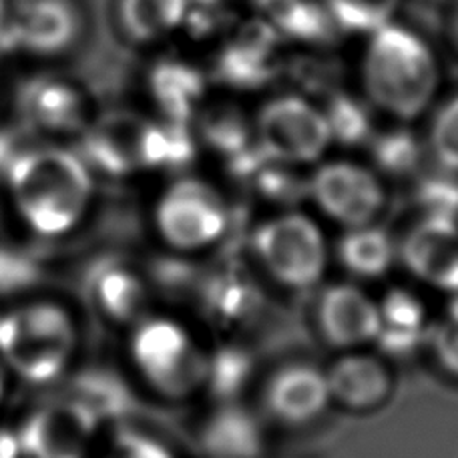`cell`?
I'll list each match as a JSON object with an SVG mask.
<instances>
[{
	"label": "cell",
	"instance_id": "cell-1",
	"mask_svg": "<svg viewBox=\"0 0 458 458\" xmlns=\"http://www.w3.org/2000/svg\"><path fill=\"white\" fill-rule=\"evenodd\" d=\"M6 183L24 224L43 237L75 229L93 201V169L81 153L56 145L27 147L6 167Z\"/></svg>",
	"mask_w": 458,
	"mask_h": 458
},
{
	"label": "cell",
	"instance_id": "cell-2",
	"mask_svg": "<svg viewBox=\"0 0 458 458\" xmlns=\"http://www.w3.org/2000/svg\"><path fill=\"white\" fill-rule=\"evenodd\" d=\"M435 55L414 32L384 24L372 32L362 63L368 101L398 123H412L430 109L438 91Z\"/></svg>",
	"mask_w": 458,
	"mask_h": 458
},
{
	"label": "cell",
	"instance_id": "cell-3",
	"mask_svg": "<svg viewBox=\"0 0 458 458\" xmlns=\"http://www.w3.org/2000/svg\"><path fill=\"white\" fill-rule=\"evenodd\" d=\"M208 350L190 324L171 314L151 312L131 328V366L145 386L167 403H187L201 394Z\"/></svg>",
	"mask_w": 458,
	"mask_h": 458
},
{
	"label": "cell",
	"instance_id": "cell-4",
	"mask_svg": "<svg viewBox=\"0 0 458 458\" xmlns=\"http://www.w3.org/2000/svg\"><path fill=\"white\" fill-rule=\"evenodd\" d=\"M250 251L259 274L288 292L320 288L332 261L320 217L300 208L261 217L250 233Z\"/></svg>",
	"mask_w": 458,
	"mask_h": 458
},
{
	"label": "cell",
	"instance_id": "cell-5",
	"mask_svg": "<svg viewBox=\"0 0 458 458\" xmlns=\"http://www.w3.org/2000/svg\"><path fill=\"white\" fill-rule=\"evenodd\" d=\"M77 326L67 310L35 301L0 314V362L30 384H48L77 352Z\"/></svg>",
	"mask_w": 458,
	"mask_h": 458
},
{
	"label": "cell",
	"instance_id": "cell-6",
	"mask_svg": "<svg viewBox=\"0 0 458 458\" xmlns=\"http://www.w3.org/2000/svg\"><path fill=\"white\" fill-rule=\"evenodd\" d=\"M153 229L174 256L193 258L217 248L232 227L225 191L208 177L179 174L153 206Z\"/></svg>",
	"mask_w": 458,
	"mask_h": 458
},
{
	"label": "cell",
	"instance_id": "cell-7",
	"mask_svg": "<svg viewBox=\"0 0 458 458\" xmlns=\"http://www.w3.org/2000/svg\"><path fill=\"white\" fill-rule=\"evenodd\" d=\"M306 199L318 217L340 229L370 225L386 209V179L370 163L324 159L308 175Z\"/></svg>",
	"mask_w": 458,
	"mask_h": 458
},
{
	"label": "cell",
	"instance_id": "cell-8",
	"mask_svg": "<svg viewBox=\"0 0 458 458\" xmlns=\"http://www.w3.org/2000/svg\"><path fill=\"white\" fill-rule=\"evenodd\" d=\"M253 139L267 159L298 169L318 165L332 147L322 107L298 95L266 103L253 119Z\"/></svg>",
	"mask_w": 458,
	"mask_h": 458
},
{
	"label": "cell",
	"instance_id": "cell-9",
	"mask_svg": "<svg viewBox=\"0 0 458 458\" xmlns=\"http://www.w3.org/2000/svg\"><path fill=\"white\" fill-rule=\"evenodd\" d=\"M83 157L111 177L155 171L157 123L131 111H109L89 123L83 133Z\"/></svg>",
	"mask_w": 458,
	"mask_h": 458
},
{
	"label": "cell",
	"instance_id": "cell-10",
	"mask_svg": "<svg viewBox=\"0 0 458 458\" xmlns=\"http://www.w3.org/2000/svg\"><path fill=\"white\" fill-rule=\"evenodd\" d=\"M332 406L326 368L312 362H288L267 376L261 386V408L282 428H306Z\"/></svg>",
	"mask_w": 458,
	"mask_h": 458
},
{
	"label": "cell",
	"instance_id": "cell-11",
	"mask_svg": "<svg viewBox=\"0 0 458 458\" xmlns=\"http://www.w3.org/2000/svg\"><path fill=\"white\" fill-rule=\"evenodd\" d=\"M314 322L326 346L338 352L370 348L378 334V298L354 280L328 284L318 293Z\"/></svg>",
	"mask_w": 458,
	"mask_h": 458
},
{
	"label": "cell",
	"instance_id": "cell-12",
	"mask_svg": "<svg viewBox=\"0 0 458 458\" xmlns=\"http://www.w3.org/2000/svg\"><path fill=\"white\" fill-rule=\"evenodd\" d=\"M97 428V416L72 398L37 408L16 437L29 458H87Z\"/></svg>",
	"mask_w": 458,
	"mask_h": 458
},
{
	"label": "cell",
	"instance_id": "cell-13",
	"mask_svg": "<svg viewBox=\"0 0 458 458\" xmlns=\"http://www.w3.org/2000/svg\"><path fill=\"white\" fill-rule=\"evenodd\" d=\"M398 261L424 288L458 293V222L420 216L398 240Z\"/></svg>",
	"mask_w": 458,
	"mask_h": 458
},
{
	"label": "cell",
	"instance_id": "cell-14",
	"mask_svg": "<svg viewBox=\"0 0 458 458\" xmlns=\"http://www.w3.org/2000/svg\"><path fill=\"white\" fill-rule=\"evenodd\" d=\"M332 404L354 414H368L382 408L394 392V372L390 360L378 352L350 350L326 368Z\"/></svg>",
	"mask_w": 458,
	"mask_h": 458
},
{
	"label": "cell",
	"instance_id": "cell-15",
	"mask_svg": "<svg viewBox=\"0 0 458 458\" xmlns=\"http://www.w3.org/2000/svg\"><path fill=\"white\" fill-rule=\"evenodd\" d=\"M81 13L75 0H21L14 21L0 30V47L59 55L77 43Z\"/></svg>",
	"mask_w": 458,
	"mask_h": 458
},
{
	"label": "cell",
	"instance_id": "cell-16",
	"mask_svg": "<svg viewBox=\"0 0 458 458\" xmlns=\"http://www.w3.org/2000/svg\"><path fill=\"white\" fill-rule=\"evenodd\" d=\"M280 37L264 19L242 24L227 37L219 53V77L237 89L266 85L280 64Z\"/></svg>",
	"mask_w": 458,
	"mask_h": 458
},
{
	"label": "cell",
	"instance_id": "cell-17",
	"mask_svg": "<svg viewBox=\"0 0 458 458\" xmlns=\"http://www.w3.org/2000/svg\"><path fill=\"white\" fill-rule=\"evenodd\" d=\"M19 113L24 129L40 133H83L89 125L85 97L53 75L32 77L21 87Z\"/></svg>",
	"mask_w": 458,
	"mask_h": 458
},
{
	"label": "cell",
	"instance_id": "cell-18",
	"mask_svg": "<svg viewBox=\"0 0 458 458\" xmlns=\"http://www.w3.org/2000/svg\"><path fill=\"white\" fill-rule=\"evenodd\" d=\"M89 298L105 320L133 328L151 310V282L123 259H107L89 276Z\"/></svg>",
	"mask_w": 458,
	"mask_h": 458
},
{
	"label": "cell",
	"instance_id": "cell-19",
	"mask_svg": "<svg viewBox=\"0 0 458 458\" xmlns=\"http://www.w3.org/2000/svg\"><path fill=\"white\" fill-rule=\"evenodd\" d=\"M193 293L201 316L222 332L243 328L261 308L258 280L235 266L219 267L198 277Z\"/></svg>",
	"mask_w": 458,
	"mask_h": 458
},
{
	"label": "cell",
	"instance_id": "cell-20",
	"mask_svg": "<svg viewBox=\"0 0 458 458\" xmlns=\"http://www.w3.org/2000/svg\"><path fill=\"white\" fill-rule=\"evenodd\" d=\"M432 318L419 292L394 285L378 298V334L374 346L386 360H404L428 344Z\"/></svg>",
	"mask_w": 458,
	"mask_h": 458
},
{
	"label": "cell",
	"instance_id": "cell-21",
	"mask_svg": "<svg viewBox=\"0 0 458 458\" xmlns=\"http://www.w3.org/2000/svg\"><path fill=\"white\" fill-rule=\"evenodd\" d=\"M198 443L206 458H266V424L243 400L214 404L201 422Z\"/></svg>",
	"mask_w": 458,
	"mask_h": 458
},
{
	"label": "cell",
	"instance_id": "cell-22",
	"mask_svg": "<svg viewBox=\"0 0 458 458\" xmlns=\"http://www.w3.org/2000/svg\"><path fill=\"white\" fill-rule=\"evenodd\" d=\"M344 272L354 282H376L386 277L398 264V240L378 222L342 229L332 248Z\"/></svg>",
	"mask_w": 458,
	"mask_h": 458
},
{
	"label": "cell",
	"instance_id": "cell-23",
	"mask_svg": "<svg viewBox=\"0 0 458 458\" xmlns=\"http://www.w3.org/2000/svg\"><path fill=\"white\" fill-rule=\"evenodd\" d=\"M153 101L165 121L193 123L206 107V77L199 69L182 61H163L151 71Z\"/></svg>",
	"mask_w": 458,
	"mask_h": 458
},
{
	"label": "cell",
	"instance_id": "cell-24",
	"mask_svg": "<svg viewBox=\"0 0 458 458\" xmlns=\"http://www.w3.org/2000/svg\"><path fill=\"white\" fill-rule=\"evenodd\" d=\"M256 378V360L242 344L224 342L208 350L203 392L214 404L240 403Z\"/></svg>",
	"mask_w": 458,
	"mask_h": 458
},
{
	"label": "cell",
	"instance_id": "cell-25",
	"mask_svg": "<svg viewBox=\"0 0 458 458\" xmlns=\"http://www.w3.org/2000/svg\"><path fill=\"white\" fill-rule=\"evenodd\" d=\"M259 16L280 35L322 40L330 30V13L318 0H256Z\"/></svg>",
	"mask_w": 458,
	"mask_h": 458
},
{
	"label": "cell",
	"instance_id": "cell-26",
	"mask_svg": "<svg viewBox=\"0 0 458 458\" xmlns=\"http://www.w3.org/2000/svg\"><path fill=\"white\" fill-rule=\"evenodd\" d=\"M370 147V165L384 179H406L420 174L427 141H420L411 129H392L374 133Z\"/></svg>",
	"mask_w": 458,
	"mask_h": 458
},
{
	"label": "cell",
	"instance_id": "cell-27",
	"mask_svg": "<svg viewBox=\"0 0 458 458\" xmlns=\"http://www.w3.org/2000/svg\"><path fill=\"white\" fill-rule=\"evenodd\" d=\"M190 0H121L119 19L127 35L151 43L169 35L185 21Z\"/></svg>",
	"mask_w": 458,
	"mask_h": 458
},
{
	"label": "cell",
	"instance_id": "cell-28",
	"mask_svg": "<svg viewBox=\"0 0 458 458\" xmlns=\"http://www.w3.org/2000/svg\"><path fill=\"white\" fill-rule=\"evenodd\" d=\"M245 183L251 187L258 199L269 203L276 209H290L298 208V203L306 199L308 177L301 175L298 167L284 165L266 157Z\"/></svg>",
	"mask_w": 458,
	"mask_h": 458
},
{
	"label": "cell",
	"instance_id": "cell-29",
	"mask_svg": "<svg viewBox=\"0 0 458 458\" xmlns=\"http://www.w3.org/2000/svg\"><path fill=\"white\" fill-rule=\"evenodd\" d=\"M328 129L332 135V143H340L344 147L368 145L372 135V117L362 103L352 99L348 95H334L330 103L322 107Z\"/></svg>",
	"mask_w": 458,
	"mask_h": 458
},
{
	"label": "cell",
	"instance_id": "cell-30",
	"mask_svg": "<svg viewBox=\"0 0 458 458\" xmlns=\"http://www.w3.org/2000/svg\"><path fill=\"white\" fill-rule=\"evenodd\" d=\"M416 179L414 199L420 216L458 222V174L437 165Z\"/></svg>",
	"mask_w": 458,
	"mask_h": 458
},
{
	"label": "cell",
	"instance_id": "cell-31",
	"mask_svg": "<svg viewBox=\"0 0 458 458\" xmlns=\"http://www.w3.org/2000/svg\"><path fill=\"white\" fill-rule=\"evenodd\" d=\"M326 11L344 29L374 32L388 24L400 0H322Z\"/></svg>",
	"mask_w": 458,
	"mask_h": 458
},
{
	"label": "cell",
	"instance_id": "cell-32",
	"mask_svg": "<svg viewBox=\"0 0 458 458\" xmlns=\"http://www.w3.org/2000/svg\"><path fill=\"white\" fill-rule=\"evenodd\" d=\"M427 149L435 165L458 174V97L437 111L427 135Z\"/></svg>",
	"mask_w": 458,
	"mask_h": 458
},
{
	"label": "cell",
	"instance_id": "cell-33",
	"mask_svg": "<svg viewBox=\"0 0 458 458\" xmlns=\"http://www.w3.org/2000/svg\"><path fill=\"white\" fill-rule=\"evenodd\" d=\"M427 348L440 372L458 382V301L453 300L448 312L432 324Z\"/></svg>",
	"mask_w": 458,
	"mask_h": 458
},
{
	"label": "cell",
	"instance_id": "cell-34",
	"mask_svg": "<svg viewBox=\"0 0 458 458\" xmlns=\"http://www.w3.org/2000/svg\"><path fill=\"white\" fill-rule=\"evenodd\" d=\"M105 458H179L159 438L141 432H119Z\"/></svg>",
	"mask_w": 458,
	"mask_h": 458
},
{
	"label": "cell",
	"instance_id": "cell-35",
	"mask_svg": "<svg viewBox=\"0 0 458 458\" xmlns=\"http://www.w3.org/2000/svg\"><path fill=\"white\" fill-rule=\"evenodd\" d=\"M21 443L19 437L11 430L0 428V458H21Z\"/></svg>",
	"mask_w": 458,
	"mask_h": 458
},
{
	"label": "cell",
	"instance_id": "cell-36",
	"mask_svg": "<svg viewBox=\"0 0 458 458\" xmlns=\"http://www.w3.org/2000/svg\"><path fill=\"white\" fill-rule=\"evenodd\" d=\"M6 392V374H4V366L0 364V403H3Z\"/></svg>",
	"mask_w": 458,
	"mask_h": 458
},
{
	"label": "cell",
	"instance_id": "cell-37",
	"mask_svg": "<svg viewBox=\"0 0 458 458\" xmlns=\"http://www.w3.org/2000/svg\"><path fill=\"white\" fill-rule=\"evenodd\" d=\"M453 35H454L456 45H458V3L454 6V13H453Z\"/></svg>",
	"mask_w": 458,
	"mask_h": 458
},
{
	"label": "cell",
	"instance_id": "cell-38",
	"mask_svg": "<svg viewBox=\"0 0 458 458\" xmlns=\"http://www.w3.org/2000/svg\"><path fill=\"white\" fill-rule=\"evenodd\" d=\"M4 14H6V8H4V0H0V30L4 29Z\"/></svg>",
	"mask_w": 458,
	"mask_h": 458
},
{
	"label": "cell",
	"instance_id": "cell-39",
	"mask_svg": "<svg viewBox=\"0 0 458 458\" xmlns=\"http://www.w3.org/2000/svg\"><path fill=\"white\" fill-rule=\"evenodd\" d=\"M199 3H216V0H199Z\"/></svg>",
	"mask_w": 458,
	"mask_h": 458
}]
</instances>
